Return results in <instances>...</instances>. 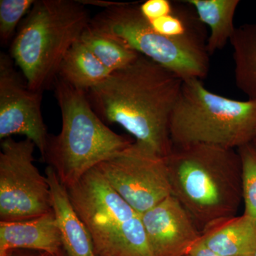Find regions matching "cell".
<instances>
[{
    "label": "cell",
    "instance_id": "obj_1",
    "mask_svg": "<svg viewBox=\"0 0 256 256\" xmlns=\"http://www.w3.org/2000/svg\"><path fill=\"white\" fill-rule=\"evenodd\" d=\"M184 80L142 55L86 92L104 122L118 124L160 156L173 150L170 119Z\"/></svg>",
    "mask_w": 256,
    "mask_h": 256
},
{
    "label": "cell",
    "instance_id": "obj_2",
    "mask_svg": "<svg viewBox=\"0 0 256 256\" xmlns=\"http://www.w3.org/2000/svg\"><path fill=\"white\" fill-rule=\"evenodd\" d=\"M172 195L202 232L236 216L242 201L238 152L208 144L173 146L166 156Z\"/></svg>",
    "mask_w": 256,
    "mask_h": 256
},
{
    "label": "cell",
    "instance_id": "obj_3",
    "mask_svg": "<svg viewBox=\"0 0 256 256\" xmlns=\"http://www.w3.org/2000/svg\"><path fill=\"white\" fill-rule=\"evenodd\" d=\"M54 86L62 114V129L58 136H48L43 160L68 188L134 141L106 126L92 109L86 92L60 78Z\"/></svg>",
    "mask_w": 256,
    "mask_h": 256
},
{
    "label": "cell",
    "instance_id": "obj_4",
    "mask_svg": "<svg viewBox=\"0 0 256 256\" xmlns=\"http://www.w3.org/2000/svg\"><path fill=\"white\" fill-rule=\"evenodd\" d=\"M90 20L78 0L35 2L11 46V57L28 86L44 92L54 86L64 57Z\"/></svg>",
    "mask_w": 256,
    "mask_h": 256
},
{
    "label": "cell",
    "instance_id": "obj_5",
    "mask_svg": "<svg viewBox=\"0 0 256 256\" xmlns=\"http://www.w3.org/2000/svg\"><path fill=\"white\" fill-rule=\"evenodd\" d=\"M173 146L208 144L236 150L256 130V101L234 100L210 92L203 80H184L170 119Z\"/></svg>",
    "mask_w": 256,
    "mask_h": 256
},
{
    "label": "cell",
    "instance_id": "obj_6",
    "mask_svg": "<svg viewBox=\"0 0 256 256\" xmlns=\"http://www.w3.org/2000/svg\"><path fill=\"white\" fill-rule=\"evenodd\" d=\"M96 256H156L142 220L96 168L67 188Z\"/></svg>",
    "mask_w": 256,
    "mask_h": 256
},
{
    "label": "cell",
    "instance_id": "obj_7",
    "mask_svg": "<svg viewBox=\"0 0 256 256\" xmlns=\"http://www.w3.org/2000/svg\"><path fill=\"white\" fill-rule=\"evenodd\" d=\"M90 26L176 74L183 80L206 78L210 69L207 42L162 36L144 18L140 3L104 10Z\"/></svg>",
    "mask_w": 256,
    "mask_h": 256
},
{
    "label": "cell",
    "instance_id": "obj_8",
    "mask_svg": "<svg viewBox=\"0 0 256 256\" xmlns=\"http://www.w3.org/2000/svg\"><path fill=\"white\" fill-rule=\"evenodd\" d=\"M34 143L3 140L0 152V222H22L50 213L52 193L46 176L34 164Z\"/></svg>",
    "mask_w": 256,
    "mask_h": 256
},
{
    "label": "cell",
    "instance_id": "obj_9",
    "mask_svg": "<svg viewBox=\"0 0 256 256\" xmlns=\"http://www.w3.org/2000/svg\"><path fill=\"white\" fill-rule=\"evenodd\" d=\"M96 168L140 214L172 195L166 158L136 141Z\"/></svg>",
    "mask_w": 256,
    "mask_h": 256
},
{
    "label": "cell",
    "instance_id": "obj_10",
    "mask_svg": "<svg viewBox=\"0 0 256 256\" xmlns=\"http://www.w3.org/2000/svg\"><path fill=\"white\" fill-rule=\"evenodd\" d=\"M43 92L28 86L11 56L0 54V139L26 136L45 156L50 134L42 111Z\"/></svg>",
    "mask_w": 256,
    "mask_h": 256
},
{
    "label": "cell",
    "instance_id": "obj_11",
    "mask_svg": "<svg viewBox=\"0 0 256 256\" xmlns=\"http://www.w3.org/2000/svg\"><path fill=\"white\" fill-rule=\"evenodd\" d=\"M142 220L156 256H188L201 240L202 232L172 195L143 214Z\"/></svg>",
    "mask_w": 256,
    "mask_h": 256
},
{
    "label": "cell",
    "instance_id": "obj_12",
    "mask_svg": "<svg viewBox=\"0 0 256 256\" xmlns=\"http://www.w3.org/2000/svg\"><path fill=\"white\" fill-rule=\"evenodd\" d=\"M62 236L53 210L22 222H0V256L20 249L56 256L63 249Z\"/></svg>",
    "mask_w": 256,
    "mask_h": 256
},
{
    "label": "cell",
    "instance_id": "obj_13",
    "mask_svg": "<svg viewBox=\"0 0 256 256\" xmlns=\"http://www.w3.org/2000/svg\"><path fill=\"white\" fill-rule=\"evenodd\" d=\"M46 176L64 250L68 256H96L92 237L74 210L68 190L60 182L54 170L48 166Z\"/></svg>",
    "mask_w": 256,
    "mask_h": 256
},
{
    "label": "cell",
    "instance_id": "obj_14",
    "mask_svg": "<svg viewBox=\"0 0 256 256\" xmlns=\"http://www.w3.org/2000/svg\"><path fill=\"white\" fill-rule=\"evenodd\" d=\"M201 242L225 256H252L256 250V218L242 214L212 224L202 232Z\"/></svg>",
    "mask_w": 256,
    "mask_h": 256
},
{
    "label": "cell",
    "instance_id": "obj_15",
    "mask_svg": "<svg viewBox=\"0 0 256 256\" xmlns=\"http://www.w3.org/2000/svg\"><path fill=\"white\" fill-rule=\"evenodd\" d=\"M203 24L210 28L207 50L210 56L223 50L236 31L234 16L239 0H186Z\"/></svg>",
    "mask_w": 256,
    "mask_h": 256
},
{
    "label": "cell",
    "instance_id": "obj_16",
    "mask_svg": "<svg viewBox=\"0 0 256 256\" xmlns=\"http://www.w3.org/2000/svg\"><path fill=\"white\" fill-rule=\"evenodd\" d=\"M114 73L106 68L80 41L67 52L60 64L58 78L86 92Z\"/></svg>",
    "mask_w": 256,
    "mask_h": 256
},
{
    "label": "cell",
    "instance_id": "obj_17",
    "mask_svg": "<svg viewBox=\"0 0 256 256\" xmlns=\"http://www.w3.org/2000/svg\"><path fill=\"white\" fill-rule=\"evenodd\" d=\"M230 43L236 86L248 100L256 101V22L236 28Z\"/></svg>",
    "mask_w": 256,
    "mask_h": 256
},
{
    "label": "cell",
    "instance_id": "obj_18",
    "mask_svg": "<svg viewBox=\"0 0 256 256\" xmlns=\"http://www.w3.org/2000/svg\"><path fill=\"white\" fill-rule=\"evenodd\" d=\"M80 41L112 72L126 68L140 55L118 40L92 28L90 24L82 33Z\"/></svg>",
    "mask_w": 256,
    "mask_h": 256
},
{
    "label": "cell",
    "instance_id": "obj_19",
    "mask_svg": "<svg viewBox=\"0 0 256 256\" xmlns=\"http://www.w3.org/2000/svg\"><path fill=\"white\" fill-rule=\"evenodd\" d=\"M36 0L0 1V42L2 45L12 42L16 30L25 14H28Z\"/></svg>",
    "mask_w": 256,
    "mask_h": 256
},
{
    "label": "cell",
    "instance_id": "obj_20",
    "mask_svg": "<svg viewBox=\"0 0 256 256\" xmlns=\"http://www.w3.org/2000/svg\"><path fill=\"white\" fill-rule=\"evenodd\" d=\"M238 152L242 160L244 214L256 218V152L250 144L242 146Z\"/></svg>",
    "mask_w": 256,
    "mask_h": 256
},
{
    "label": "cell",
    "instance_id": "obj_21",
    "mask_svg": "<svg viewBox=\"0 0 256 256\" xmlns=\"http://www.w3.org/2000/svg\"><path fill=\"white\" fill-rule=\"evenodd\" d=\"M174 2L170 0H148L140 3V10L148 21L156 20L173 11Z\"/></svg>",
    "mask_w": 256,
    "mask_h": 256
},
{
    "label": "cell",
    "instance_id": "obj_22",
    "mask_svg": "<svg viewBox=\"0 0 256 256\" xmlns=\"http://www.w3.org/2000/svg\"><path fill=\"white\" fill-rule=\"evenodd\" d=\"M188 256H225L217 254L207 248L204 244L200 240L192 249Z\"/></svg>",
    "mask_w": 256,
    "mask_h": 256
},
{
    "label": "cell",
    "instance_id": "obj_23",
    "mask_svg": "<svg viewBox=\"0 0 256 256\" xmlns=\"http://www.w3.org/2000/svg\"><path fill=\"white\" fill-rule=\"evenodd\" d=\"M79 3L86 6H96L98 8H104V10L110 9L114 6H119L122 2H112L102 1V0H78Z\"/></svg>",
    "mask_w": 256,
    "mask_h": 256
},
{
    "label": "cell",
    "instance_id": "obj_24",
    "mask_svg": "<svg viewBox=\"0 0 256 256\" xmlns=\"http://www.w3.org/2000/svg\"><path fill=\"white\" fill-rule=\"evenodd\" d=\"M3 256H54L50 255L47 252H18L16 250H13L8 252V254Z\"/></svg>",
    "mask_w": 256,
    "mask_h": 256
},
{
    "label": "cell",
    "instance_id": "obj_25",
    "mask_svg": "<svg viewBox=\"0 0 256 256\" xmlns=\"http://www.w3.org/2000/svg\"><path fill=\"white\" fill-rule=\"evenodd\" d=\"M250 144H252V148H254V149L255 150L256 152V130L255 134H254V138H252V142H250Z\"/></svg>",
    "mask_w": 256,
    "mask_h": 256
},
{
    "label": "cell",
    "instance_id": "obj_26",
    "mask_svg": "<svg viewBox=\"0 0 256 256\" xmlns=\"http://www.w3.org/2000/svg\"><path fill=\"white\" fill-rule=\"evenodd\" d=\"M56 256H68L67 255L66 252L65 250H64V249H62V252H60V254H58Z\"/></svg>",
    "mask_w": 256,
    "mask_h": 256
},
{
    "label": "cell",
    "instance_id": "obj_27",
    "mask_svg": "<svg viewBox=\"0 0 256 256\" xmlns=\"http://www.w3.org/2000/svg\"><path fill=\"white\" fill-rule=\"evenodd\" d=\"M256 256V250L255 254H254V256Z\"/></svg>",
    "mask_w": 256,
    "mask_h": 256
}]
</instances>
